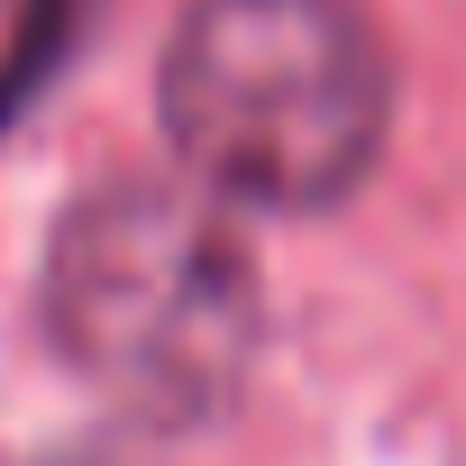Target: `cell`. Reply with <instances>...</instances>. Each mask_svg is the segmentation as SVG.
Returning a JSON list of instances; mask_svg holds the SVG:
<instances>
[{
	"label": "cell",
	"instance_id": "obj_1",
	"mask_svg": "<svg viewBox=\"0 0 466 466\" xmlns=\"http://www.w3.org/2000/svg\"><path fill=\"white\" fill-rule=\"evenodd\" d=\"M46 339L128 420L192 430L238 402L266 293L201 183H101L46 248Z\"/></svg>",
	"mask_w": 466,
	"mask_h": 466
},
{
	"label": "cell",
	"instance_id": "obj_2",
	"mask_svg": "<svg viewBox=\"0 0 466 466\" xmlns=\"http://www.w3.org/2000/svg\"><path fill=\"white\" fill-rule=\"evenodd\" d=\"M156 101L210 201L329 210L384 156L393 65L357 0H192Z\"/></svg>",
	"mask_w": 466,
	"mask_h": 466
}]
</instances>
